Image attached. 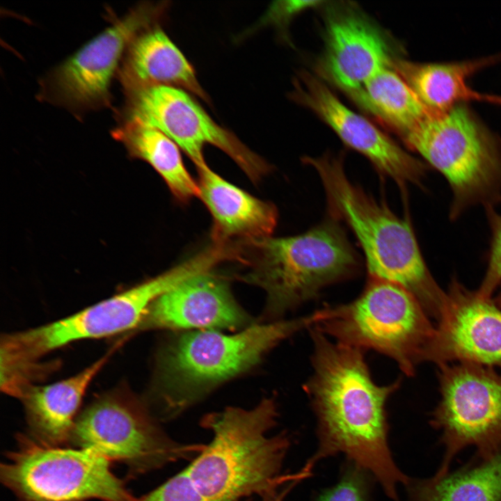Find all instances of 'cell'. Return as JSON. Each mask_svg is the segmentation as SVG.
Returning <instances> with one entry per match:
<instances>
[{"label":"cell","mask_w":501,"mask_h":501,"mask_svg":"<svg viewBox=\"0 0 501 501\" xmlns=\"http://www.w3.org/2000/svg\"><path fill=\"white\" fill-rule=\"evenodd\" d=\"M321 310L306 317L251 325L226 335L200 330L180 335L157 357L154 388L168 417L217 385L250 369L283 340L316 325Z\"/></svg>","instance_id":"obj_5"},{"label":"cell","mask_w":501,"mask_h":501,"mask_svg":"<svg viewBox=\"0 0 501 501\" xmlns=\"http://www.w3.org/2000/svg\"><path fill=\"white\" fill-rule=\"evenodd\" d=\"M491 229V241L486 274L477 292L491 297L501 282V215L493 207L486 208Z\"/></svg>","instance_id":"obj_27"},{"label":"cell","mask_w":501,"mask_h":501,"mask_svg":"<svg viewBox=\"0 0 501 501\" xmlns=\"http://www.w3.org/2000/svg\"><path fill=\"white\" fill-rule=\"evenodd\" d=\"M440 399L431 424L441 433L443 457L436 474L450 472L454 457L473 447L482 460L501 451V374L472 363L439 365Z\"/></svg>","instance_id":"obj_10"},{"label":"cell","mask_w":501,"mask_h":501,"mask_svg":"<svg viewBox=\"0 0 501 501\" xmlns=\"http://www.w3.org/2000/svg\"><path fill=\"white\" fill-rule=\"evenodd\" d=\"M196 272L185 260L168 271L101 301L70 316L17 333L32 355L46 353L71 342L111 336L136 328L147 309L157 298Z\"/></svg>","instance_id":"obj_13"},{"label":"cell","mask_w":501,"mask_h":501,"mask_svg":"<svg viewBox=\"0 0 501 501\" xmlns=\"http://www.w3.org/2000/svg\"><path fill=\"white\" fill-rule=\"evenodd\" d=\"M437 320L424 362L501 369V308L491 297L453 279Z\"/></svg>","instance_id":"obj_14"},{"label":"cell","mask_w":501,"mask_h":501,"mask_svg":"<svg viewBox=\"0 0 501 501\" xmlns=\"http://www.w3.org/2000/svg\"><path fill=\"white\" fill-rule=\"evenodd\" d=\"M388 40L362 13L331 6L325 15L324 49L319 74L347 93L360 87L395 61Z\"/></svg>","instance_id":"obj_16"},{"label":"cell","mask_w":501,"mask_h":501,"mask_svg":"<svg viewBox=\"0 0 501 501\" xmlns=\"http://www.w3.org/2000/svg\"><path fill=\"white\" fill-rule=\"evenodd\" d=\"M119 77L127 95L165 85L209 101L193 67L159 24L143 31L130 42L123 56Z\"/></svg>","instance_id":"obj_19"},{"label":"cell","mask_w":501,"mask_h":501,"mask_svg":"<svg viewBox=\"0 0 501 501\" xmlns=\"http://www.w3.org/2000/svg\"><path fill=\"white\" fill-rule=\"evenodd\" d=\"M292 98L326 123L346 145L365 156L381 174L403 187L419 184L426 165L363 116L347 107L321 80L307 72L294 82Z\"/></svg>","instance_id":"obj_15"},{"label":"cell","mask_w":501,"mask_h":501,"mask_svg":"<svg viewBox=\"0 0 501 501\" xmlns=\"http://www.w3.org/2000/svg\"><path fill=\"white\" fill-rule=\"evenodd\" d=\"M326 3L322 1H278L273 2L257 24V28L264 25H274L283 29L296 15L311 8Z\"/></svg>","instance_id":"obj_28"},{"label":"cell","mask_w":501,"mask_h":501,"mask_svg":"<svg viewBox=\"0 0 501 501\" xmlns=\"http://www.w3.org/2000/svg\"><path fill=\"white\" fill-rule=\"evenodd\" d=\"M129 156L148 163L164 180L173 196L182 203L199 197L200 190L187 170L180 148L161 132L134 122H124L112 132Z\"/></svg>","instance_id":"obj_23"},{"label":"cell","mask_w":501,"mask_h":501,"mask_svg":"<svg viewBox=\"0 0 501 501\" xmlns=\"http://www.w3.org/2000/svg\"><path fill=\"white\" fill-rule=\"evenodd\" d=\"M310 333L313 373L305 390L317 419L318 446L303 469L312 472L321 460L342 453L372 475L388 498L400 501L398 487L411 479L391 454L385 410L399 381L378 385L363 351L331 341L315 326Z\"/></svg>","instance_id":"obj_1"},{"label":"cell","mask_w":501,"mask_h":501,"mask_svg":"<svg viewBox=\"0 0 501 501\" xmlns=\"http://www.w3.org/2000/svg\"><path fill=\"white\" fill-rule=\"evenodd\" d=\"M495 302L501 308V292L498 294L497 298L495 299Z\"/></svg>","instance_id":"obj_30"},{"label":"cell","mask_w":501,"mask_h":501,"mask_svg":"<svg viewBox=\"0 0 501 501\" xmlns=\"http://www.w3.org/2000/svg\"><path fill=\"white\" fill-rule=\"evenodd\" d=\"M285 496L283 492H275L261 498V501H283Z\"/></svg>","instance_id":"obj_29"},{"label":"cell","mask_w":501,"mask_h":501,"mask_svg":"<svg viewBox=\"0 0 501 501\" xmlns=\"http://www.w3.org/2000/svg\"><path fill=\"white\" fill-rule=\"evenodd\" d=\"M499 61L501 53L455 62L418 63L396 58L393 67L428 109L443 111L469 101L492 104L493 95L473 90L468 80L484 67Z\"/></svg>","instance_id":"obj_21"},{"label":"cell","mask_w":501,"mask_h":501,"mask_svg":"<svg viewBox=\"0 0 501 501\" xmlns=\"http://www.w3.org/2000/svg\"><path fill=\"white\" fill-rule=\"evenodd\" d=\"M496 104L501 105V96H498Z\"/></svg>","instance_id":"obj_31"},{"label":"cell","mask_w":501,"mask_h":501,"mask_svg":"<svg viewBox=\"0 0 501 501\" xmlns=\"http://www.w3.org/2000/svg\"><path fill=\"white\" fill-rule=\"evenodd\" d=\"M227 278L212 271L193 276L164 294L147 309L136 329H228L250 325Z\"/></svg>","instance_id":"obj_17"},{"label":"cell","mask_w":501,"mask_h":501,"mask_svg":"<svg viewBox=\"0 0 501 501\" xmlns=\"http://www.w3.org/2000/svg\"><path fill=\"white\" fill-rule=\"evenodd\" d=\"M199 198L212 218L215 244L270 237L278 222V210L228 182L208 166L197 168Z\"/></svg>","instance_id":"obj_18"},{"label":"cell","mask_w":501,"mask_h":501,"mask_svg":"<svg viewBox=\"0 0 501 501\" xmlns=\"http://www.w3.org/2000/svg\"><path fill=\"white\" fill-rule=\"evenodd\" d=\"M127 95L124 122L161 132L187 154L196 168L207 165L203 150L211 145L227 154L255 183L271 170L266 161L217 124L187 91L158 85Z\"/></svg>","instance_id":"obj_11"},{"label":"cell","mask_w":501,"mask_h":501,"mask_svg":"<svg viewBox=\"0 0 501 501\" xmlns=\"http://www.w3.org/2000/svg\"><path fill=\"white\" fill-rule=\"evenodd\" d=\"M406 487L409 501H501V451L473 468Z\"/></svg>","instance_id":"obj_24"},{"label":"cell","mask_w":501,"mask_h":501,"mask_svg":"<svg viewBox=\"0 0 501 501\" xmlns=\"http://www.w3.org/2000/svg\"><path fill=\"white\" fill-rule=\"evenodd\" d=\"M132 501H209L197 490L185 469Z\"/></svg>","instance_id":"obj_26"},{"label":"cell","mask_w":501,"mask_h":501,"mask_svg":"<svg viewBox=\"0 0 501 501\" xmlns=\"http://www.w3.org/2000/svg\"><path fill=\"white\" fill-rule=\"evenodd\" d=\"M108 459L92 449L68 448L22 435L1 464L0 479L17 501H132Z\"/></svg>","instance_id":"obj_8"},{"label":"cell","mask_w":501,"mask_h":501,"mask_svg":"<svg viewBox=\"0 0 501 501\" xmlns=\"http://www.w3.org/2000/svg\"><path fill=\"white\" fill-rule=\"evenodd\" d=\"M71 439L79 447L92 449L109 461L127 465L134 474L194 458L204 447L172 439L145 405L122 388L93 400L79 415Z\"/></svg>","instance_id":"obj_9"},{"label":"cell","mask_w":501,"mask_h":501,"mask_svg":"<svg viewBox=\"0 0 501 501\" xmlns=\"http://www.w3.org/2000/svg\"><path fill=\"white\" fill-rule=\"evenodd\" d=\"M367 473L350 461L340 481L324 491L316 501H367Z\"/></svg>","instance_id":"obj_25"},{"label":"cell","mask_w":501,"mask_h":501,"mask_svg":"<svg viewBox=\"0 0 501 501\" xmlns=\"http://www.w3.org/2000/svg\"><path fill=\"white\" fill-rule=\"evenodd\" d=\"M167 7V2L144 3L88 41L45 79L44 99L77 112L107 106L111 79L129 45L158 24Z\"/></svg>","instance_id":"obj_12"},{"label":"cell","mask_w":501,"mask_h":501,"mask_svg":"<svg viewBox=\"0 0 501 501\" xmlns=\"http://www.w3.org/2000/svg\"><path fill=\"white\" fill-rule=\"evenodd\" d=\"M109 351L76 374L45 385H34L21 398L31 436L52 445L72 438L78 411L90 383L107 363Z\"/></svg>","instance_id":"obj_20"},{"label":"cell","mask_w":501,"mask_h":501,"mask_svg":"<svg viewBox=\"0 0 501 501\" xmlns=\"http://www.w3.org/2000/svg\"><path fill=\"white\" fill-rule=\"evenodd\" d=\"M278 416L275 401L266 398L250 409L230 406L202 418L201 425L212 432V440L184 469L203 497L246 501L310 477L302 470L280 475L290 440L284 432L269 435Z\"/></svg>","instance_id":"obj_2"},{"label":"cell","mask_w":501,"mask_h":501,"mask_svg":"<svg viewBox=\"0 0 501 501\" xmlns=\"http://www.w3.org/2000/svg\"><path fill=\"white\" fill-rule=\"evenodd\" d=\"M325 310L315 326L335 342L389 356L409 376L424 362L435 327L416 298L402 287L369 278L355 300Z\"/></svg>","instance_id":"obj_7"},{"label":"cell","mask_w":501,"mask_h":501,"mask_svg":"<svg viewBox=\"0 0 501 501\" xmlns=\"http://www.w3.org/2000/svg\"><path fill=\"white\" fill-rule=\"evenodd\" d=\"M317 173L329 214L344 221L358 241L369 278L398 285L438 317L445 292L430 273L410 223L383 202L367 195L347 177L341 157L329 155L303 160Z\"/></svg>","instance_id":"obj_3"},{"label":"cell","mask_w":501,"mask_h":501,"mask_svg":"<svg viewBox=\"0 0 501 501\" xmlns=\"http://www.w3.org/2000/svg\"><path fill=\"white\" fill-rule=\"evenodd\" d=\"M237 278L263 289L266 319H275L317 297L326 286L349 278L358 259L338 221L331 217L290 237L237 241Z\"/></svg>","instance_id":"obj_4"},{"label":"cell","mask_w":501,"mask_h":501,"mask_svg":"<svg viewBox=\"0 0 501 501\" xmlns=\"http://www.w3.org/2000/svg\"><path fill=\"white\" fill-rule=\"evenodd\" d=\"M347 95L358 106L400 136L433 112L393 67L381 70Z\"/></svg>","instance_id":"obj_22"},{"label":"cell","mask_w":501,"mask_h":501,"mask_svg":"<svg viewBox=\"0 0 501 501\" xmlns=\"http://www.w3.org/2000/svg\"><path fill=\"white\" fill-rule=\"evenodd\" d=\"M401 137L447 180L451 219L501 202V140L467 103L431 112Z\"/></svg>","instance_id":"obj_6"}]
</instances>
